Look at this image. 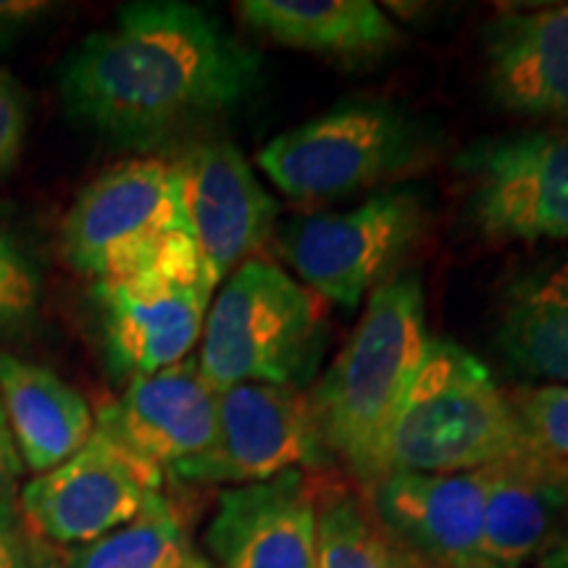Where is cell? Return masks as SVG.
<instances>
[{"mask_svg":"<svg viewBox=\"0 0 568 568\" xmlns=\"http://www.w3.org/2000/svg\"><path fill=\"white\" fill-rule=\"evenodd\" d=\"M51 9V3L40 0H0V42H11L21 32L32 30Z\"/></svg>","mask_w":568,"mask_h":568,"instance_id":"cell-27","label":"cell"},{"mask_svg":"<svg viewBox=\"0 0 568 568\" xmlns=\"http://www.w3.org/2000/svg\"><path fill=\"white\" fill-rule=\"evenodd\" d=\"M539 568H568V537L556 539V542L539 556Z\"/></svg>","mask_w":568,"mask_h":568,"instance_id":"cell-30","label":"cell"},{"mask_svg":"<svg viewBox=\"0 0 568 568\" xmlns=\"http://www.w3.org/2000/svg\"><path fill=\"white\" fill-rule=\"evenodd\" d=\"M466 222L500 243L568 240V124L489 134L456 155Z\"/></svg>","mask_w":568,"mask_h":568,"instance_id":"cell-7","label":"cell"},{"mask_svg":"<svg viewBox=\"0 0 568 568\" xmlns=\"http://www.w3.org/2000/svg\"><path fill=\"white\" fill-rule=\"evenodd\" d=\"M524 447L510 395L493 372L453 339L432 337L387 432L379 477L481 471Z\"/></svg>","mask_w":568,"mask_h":568,"instance_id":"cell-3","label":"cell"},{"mask_svg":"<svg viewBox=\"0 0 568 568\" xmlns=\"http://www.w3.org/2000/svg\"><path fill=\"white\" fill-rule=\"evenodd\" d=\"M21 468L24 464L13 445L3 403H0V527L6 531L21 529Z\"/></svg>","mask_w":568,"mask_h":568,"instance_id":"cell-26","label":"cell"},{"mask_svg":"<svg viewBox=\"0 0 568 568\" xmlns=\"http://www.w3.org/2000/svg\"><path fill=\"white\" fill-rule=\"evenodd\" d=\"M495 345L516 374L568 385V251L506 284Z\"/></svg>","mask_w":568,"mask_h":568,"instance_id":"cell-20","label":"cell"},{"mask_svg":"<svg viewBox=\"0 0 568 568\" xmlns=\"http://www.w3.org/2000/svg\"><path fill=\"white\" fill-rule=\"evenodd\" d=\"M481 59L497 109L568 124V3L500 11L481 30Z\"/></svg>","mask_w":568,"mask_h":568,"instance_id":"cell-16","label":"cell"},{"mask_svg":"<svg viewBox=\"0 0 568 568\" xmlns=\"http://www.w3.org/2000/svg\"><path fill=\"white\" fill-rule=\"evenodd\" d=\"M524 443L568 464V385L527 387L510 397Z\"/></svg>","mask_w":568,"mask_h":568,"instance_id":"cell-23","label":"cell"},{"mask_svg":"<svg viewBox=\"0 0 568 568\" xmlns=\"http://www.w3.org/2000/svg\"><path fill=\"white\" fill-rule=\"evenodd\" d=\"M40 303V276L19 245L0 230V339L32 324Z\"/></svg>","mask_w":568,"mask_h":568,"instance_id":"cell-24","label":"cell"},{"mask_svg":"<svg viewBox=\"0 0 568 568\" xmlns=\"http://www.w3.org/2000/svg\"><path fill=\"white\" fill-rule=\"evenodd\" d=\"M316 489L305 471L224 489L205 531L216 568H316Z\"/></svg>","mask_w":568,"mask_h":568,"instance_id":"cell-13","label":"cell"},{"mask_svg":"<svg viewBox=\"0 0 568 568\" xmlns=\"http://www.w3.org/2000/svg\"><path fill=\"white\" fill-rule=\"evenodd\" d=\"M69 568H211L190 537L184 516L159 493L130 524L67 552Z\"/></svg>","mask_w":568,"mask_h":568,"instance_id":"cell-22","label":"cell"},{"mask_svg":"<svg viewBox=\"0 0 568 568\" xmlns=\"http://www.w3.org/2000/svg\"><path fill=\"white\" fill-rule=\"evenodd\" d=\"M485 471L481 548L493 568H521L558 539L568 516V464L524 447Z\"/></svg>","mask_w":568,"mask_h":568,"instance_id":"cell-17","label":"cell"},{"mask_svg":"<svg viewBox=\"0 0 568 568\" xmlns=\"http://www.w3.org/2000/svg\"><path fill=\"white\" fill-rule=\"evenodd\" d=\"M237 11L261 38L324 59H382L400 45L395 21L372 0H243Z\"/></svg>","mask_w":568,"mask_h":568,"instance_id":"cell-19","label":"cell"},{"mask_svg":"<svg viewBox=\"0 0 568 568\" xmlns=\"http://www.w3.org/2000/svg\"><path fill=\"white\" fill-rule=\"evenodd\" d=\"M261 55L213 13L182 0H134L59 67L71 122L113 148L151 151L237 109L261 82Z\"/></svg>","mask_w":568,"mask_h":568,"instance_id":"cell-1","label":"cell"},{"mask_svg":"<svg viewBox=\"0 0 568 568\" xmlns=\"http://www.w3.org/2000/svg\"><path fill=\"white\" fill-rule=\"evenodd\" d=\"M366 503L397 539L439 568H493L481 548L485 471L385 474Z\"/></svg>","mask_w":568,"mask_h":568,"instance_id":"cell-14","label":"cell"},{"mask_svg":"<svg viewBox=\"0 0 568 568\" xmlns=\"http://www.w3.org/2000/svg\"><path fill=\"white\" fill-rule=\"evenodd\" d=\"M24 529L6 531L0 527V568H21L24 564Z\"/></svg>","mask_w":568,"mask_h":568,"instance_id":"cell-29","label":"cell"},{"mask_svg":"<svg viewBox=\"0 0 568 568\" xmlns=\"http://www.w3.org/2000/svg\"><path fill=\"white\" fill-rule=\"evenodd\" d=\"M216 426L219 395L193 355L159 374L134 376L126 393L95 416L98 432L161 471L209 450Z\"/></svg>","mask_w":568,"mask_h":568,"instance_id":"cell-15","label":"cell"},{"mask_svg":"<svg viewBox=\"0 0 568 568\" xmlns=\"http://www.w3.org/2000/svg\"><path fill=\"white\" fill-rule=\"evenodd\" d=\"M324 345L316 295L284 268L251 258L211 301L197 368L213 393L234 385L301 389L316 374Z\"/></svg>","mask_w":568,"mask_h":568,"instance_id":"cell-4","label":"cell"},{"mask_svg":"<svg viewBox=\"0 0 568 568\" xmlns=\"http://www.w3.org/2000/svg\"><path fill=\"white\" fill-rule=\"evenodd\" d=\"M424 224L422 195L387 187L353 209L293 219L280 234V251L311 293L353 311L389 280Z\"/></svg>","mask_w":568,"mask_h":568,"instance_id":"cell-8","label":"cell"},{"mask_svg":"<svg viewBox=\"0 0 568 568\" xmlns=\"http://www.w3.org/2000/svg\"><path fill=\"white\" fill-rule=\"evenodd\" d=\"M429 339L422 280L389 276L368 295L358 326L311 395L329 458L364 485L379 477L387 432Z\"/></svg>","mask_w":568,"mask_h":568,"instance_id":"cell-2","label":"cell"},{"mask_svg":"<svg viewBox=\"0 0 568 568\" xmlns=\"http://www.w3.org/2000/svg\"><path fill=\"white\" fill-rule=\"evenodd\" d=\"M27 92L17 77L0 63V180L9 176L21 159L27 140Z\"/></svg>","mask_w":568,"mask_h":568,"instance_id":"cell-25","label":"cell"},{"mask_svg":"<svg viewBox=\"0 0 568 568\" xmlns=\"http://www.w3.org/2000/svg\"><path fill=\"white\" fill-rule=\"evenodd\" d=\"M0 403L13 445L30 471H53L95 429L88 400L51 368L0 351Z\"/></svg>","mask_w":568,"mask_h":568,"instance_id":"cell-18","label":"cell"},{"mask_svg":"<svg viewBox=\"0 0 568 568\" xmlns=\"http://www.w3.org/2000/svg\"><path fill=\"white\" fill-rule=\"evenodd\" d=\"M24 542H27V550H24V564H21V568H69L67 556H63L53 542H48V539L34 537L24 529Z\"/></svg>","mask_w":568,"mask_h":568,"instance_id":"cell-28","label":"cell"},{"mask_svg":"<svg viewBox=\"0 0 568 568\" xmlns=\"http://www.w3.org/2000/svg\"><path fill=\"white\" fill-rule=\"evenodd\" d=\"M213 293L193 240L145 272L95 282L113 374L151 376L190 358L203 337Z\"/></svg>","mask_w":568,"mask_h":568,"instance_id":"cell-9","label":"cell"},{"mask_svg":"<svg viewBox=\"0 0 568 568\" xmlns=\"http://www.w3.org/2000/svg\"><path fill=\"white\" fill-rule=\"evenodd\" d=\"M176 163L190 237L213 287L251 261L276 226V201L230 140L195 142Z\"/></svg>","mask_w":568,"mask_h":568,"instance_id":"cell-12","label":"cell"},{"mask_svg":"<svg viewBox=\"0 0 568 568\" xmlns=\"http://www.w3.org/2000/svg\"><path fill=\"white\" fill-rule=\"evenodd\" d=\"M163 474L92 429L74 456L21 487V527L53 545L95 542L161 493Z\"/></svg>","mask_w":568,"mask_h":568,"instance_id":"cell-11","label":"cell"},{"mask_svg":"<svg viewBox=\"0 0 568 568\" xmlns=\"http://www.w3.org/2000/svg\"><path fill=\"white\" fill-rule=\"evenodd\" d=\"M435 148L437 134L403 105L347 101L268 140L258 166L293 201H335L416 172Z\"/></svg>","mask_w":568,"mask_h":568,"instance_id":"cell-5","label":"cell"},{"mask_svg":"<svg viewBox=\"0 0 568 568\" xmlns=\"http://www.w3.org/2000/svg\"><path fill=\"white\" fill-rule=\"evenodd\" d=\"M316 568H439L397 539L347 487L316 489Z\"/></svg>","mask_w":568,"mask_h":568,"instance_id":"cell-21","label":"cell"},{"mask_svg":"<svg viewBox=\"0 0 568 568\" xmlns=\"http://www.w3.org/2000/svg\"><path fill=\"white\" fill-rule=\"evenodd\" d=\"M216 395V439L197 458L174 466L169 474L176 479L243 487L329 464L314 403L303 389L234 385Z\"/></svg>","mask_w":568,"mask_h":568,"instance_id":"cell-10","label":"cell"},{"mask_svg":"<svg viewBox=\"0 0 568 568\" xmlns=\"http://www.w3.org/2000/svg\"><path fill=\"white\" fill-rule=\"evenodd\" d=\"M174 161L132 159L77 195L61 224V255L95 282L124 280L190 243Z\"/></svg>","mask_w":568,"mask_h":568,"instance_id":"cell-6","label":"cell"}]
</instances>
